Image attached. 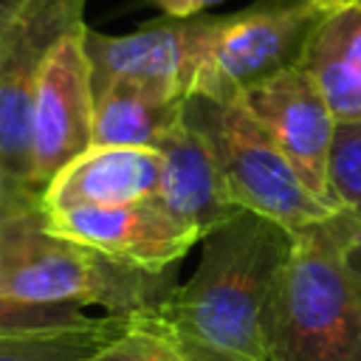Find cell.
<instances>
[{
  "instance_id": "9",
  "label": "cell",
  "mask_w": 361,
  "mask_h": 361,
  "mask_svg": "<svg viewBox=\"0 0 361 361\" xmlns=\"http://www.w3.org/2000/svg\"><path fill=\"white\" fill-rule=\"evenodd\" d=\"M206 28L209 14L192 20L161 17L130 34H102L85 25L82 42L93 87L113 79H133L186 99L200 65Z\"/></svg>"
},
{
  "instance_id": "10",
  "label": "cell",
  "mask_w": 361,
  "mask_h": 361,
  "mask_svg": "<svg viewBox=\"0 0 361 361\" xmlns=\"http://www.w3.org/2000/svg\"><path fill=\"white\" fill-rule=\"evenodd\" d=\"M45 223L51 231L68 240L85 243L110 257L152 271L178 268V262L203 240L192 226L172 217L155 200L104 209L45 212Z\"/></svg>"
},
{
  "instance_id": "2",
  "label": "cell",
  "mask_w": 361,
  "mask_h": 361,
  "mask_svg": "<svg viewBox=\"0 0 361 361\" xmlns=\"http://www.w3.org/2000/svg\"><path fill=\"white\" fill-rule=\"evenodd\" d=\"M355 209L302 231L279 274L265 361H361V282L347 265Z\"/></svg>"
},
{
  "instance_id": "3",
  "label": "cell",
  "mask_w": 361,
  "mask_h": 361,
  "mask_svg": "<svg viewBox=\"0 0 361 361\" xmlns=\"http://www.w3.org/2000/svg\"><path fill=\"white\" fill-rule=\"evenodd\" d=\"M0 285L25 302L102 307L104 316L135 319L178 288V268H141L68 240L48 228L39 206L0 226Z\"/></svg>"
},
{
  "instance_id": "21",
  "label": "cell",
  "mask_w": 361,
  "mask_h": 361,
  "mask_svg": "<svg viewBox=\"0 0 361 361\" xmlns=\"http://www.w3.org/2000/svg\"><path fill=\"white\" fill-rule=\"evenodd\" d=\"M347 265L355 274V279L361 282V209H355V231L347 245Z\"/></svg>"
},
{
  "instance_id": "8",
  "label": "cell",
  "mask_w": 361,
  "mask_h": 361,
  "mask_svg": "<svg viewBox=\"0 0 361 361\" xmlns=\"http://www.w3.org/2000/svg\"><path fill=\"white\" fill-rule=\"evenodd\" d=\"M240 102L265 124L302 183L327 206L338 209L330 195V147L336 116L319 82L302 68H288L240 96Z\"/></svg>"
},
{
  "instance_id": "18",
  "label": "cell",
  "mask_w": 361,
  "mask_h": 361,
  "mask_svg": "<svg viewBox=\"0 0 361 361\" xmlns=\"http://www.w3.org/2000/svg\"><path fill=\"white\" fill-rule=\"evenodd\" d=\"M85 361H186L164 336L130 322V327L102 344Z\"/></svg>"
},
{
  "instance_id": "15",
  "label": "cell",
  "mask_w": 361,
  "mask_h": 361,
  "mask_svg": "<svg viewBox=\"0 0 361 361\" xmlns=\"http://www.w3.org/2000/svg\"><path fill=\"white\" fill-rule=\"evenodd\" d=\"M130 316H96L85 327L59 333L0 336V361H85L130 327Z\"/></svg>"
},
{
  "instance_id": "16",
  "label": "cell",
  "mask_w": 361,
  "mask_h": 361,
  "mask_svg": "<svg viewBox=\"0 0 361 361\" xmlns=\"http://www.w3.org/2000/svg\"><path fill=\"white\" fill-rule=\"evenodd\" d=\"M96 316H90L82 307L71 305H42V302H25L14 293H8L0 285V336H23V333H59L90 324Z\"/></svg>"
},
{
  "instance_id": "6",
  "label": "cell",
  "mask_w": 361,
  "mask_h": 361,
  "mask_svg": "<svg viewBox=\"0 0 361 361\" xmlns=\"http://www.w3.org/2000/svg\"><path fill=\"white\" fill-rule=\"evenodd\" d=\"M85 3L28 0L0 31V166L25 186H31L28 138L37 79L51 48L85 25Z\"/></svg>"
},
{
  "instance_id": "13",
  "label": "cell",
  "mask_w": 361,
  "mask_h": 361,
  "mask_svg": "<svg viewBox=\"0 0 361 361\" xmlns=\"http://www.w3.org/2000/svg\"><path fill=\"white\" fill-rule=\"evenodd\" d=\"M180 116L183 96L133 79H113L93 87V147L155 149Z\"/></svg>"
},
{
  "instance_id": "5",
  "label": "cell",
  "mask_w": 361,
  "mask_h": 361,
  "mask_svg": "<svg viewBox=\"0 0 361 361\" xmlns=\"http://www.w3.org/2000/svg\"><path fill=\"white\" fill-rule=\"evenodd\" d=\"M333 6L259 0L234 14H209L192 93L234 102L265 79L302 65L305 48Z\"/></svg>"
},
{
  "instance_id": "11",
  "label": "cell",
  "mask_w": 361,
  "mask_h": 361,
  "mask_svg": "<svg viewBox=\"0 0 361 361\" xmlns=\"http://www.w3.org/2000/svg\"><path fill=\"white\" fill-rule=\"evenodd\" d=\"M155 149L161 155V178L152 200L172 217L192 226L206 240L212 231L243 214L206 138L186 124L183 116Z\"/></svg>"
},
{
  "instance_id": "14",
  "label": "cell",
  "mask_w": 361,
  "mask_h": 361,
  "mask_svg": "<svg viewBox=\"0 0 361 361\" xmlns=\"http://www.w3.org/2000/svg\"><path fill=\"white\" fill-rule=\"evenodd\" d=\"M302 68L319 82L336 121H361V0H341L324 14Z\"/></svg>"
},
{
  "instance_id": "7",
  "label": "cell",
  "mask_w": 361,
  "mask_h": 361,
  "mask_svg": "<svg viewBox=\"0 0 361 361\" xmlns=\"http://www.w3.org/2000/svg\"><path fill=\"white\" fill-rule=\"evenodd\" d=\"M85 25L65 34L37 79L31 102V186L42 195L54 175L93 147V76Z\"/></svg>"
},
{
  "instance_id": "20",
  "label": "cell",
  "mask_w": 361,
  "mask_h": 361,
  "mask_svg": "<svg viewBox=\"0 0 361 361\" xmlns=\"http://www.w3.org/2000/svg\"><path fill=\"white\" fill-rule=\"evenodd\" d=\"M149 3L169 20H192V17L206 14V8H212L223 0H149Z\"/></svg>"
},
{
  "instance_id": "1",
  "label": "cell",
  "mask_w": 361,
  "mask_h": 361,
  "mask_svg": "<svg viewBox=\"0 0 361 361\" xmlns=\"http://www.w3.org/2000/svg\"><path fill=\"white\" fill-rule=\"evenodd\" d=\"M200 243L195 274L133 322L164 336L186 361H265L274 290L293 231L243 212Z\"/></svg>"
},
{
  "instance_id": "23",
  "label": "cell",
  "mask_w": 361,
  "mask_h": 361,
  "mask_svg": "<svg viewBox=\"0 0 361 361\" xmlns=\"http://www.w3.org/2000/svg\"><path fill=\"white\" fill-rule=\"evenodd\" d=\"M322 3H327V6H336V3H341V0H322Z\"/></svg>"
},
{
  "instance_id": "22",
  "label": "cell",
  "mask_w": 361,
  "mask_h": 361,
  "mask_svg": "<svg viewBox=\"0 0 361 361\" xmlns=\"http://www.w3.org/2000/svg\"><path fill=\"white\" fill-rule=\"evenodd\" d=\"M28 0H0V31L20 14V8L25 6Z\"/></svg>"
},
{
  "instance_id": "4",
  "label": "cell",
  "mask_w": 361,
  "mask_h": 361,
  "mask_svg": "<svg viewBox=\"0 0 361 361\" xmlns=\"http://www.w3.org/2000/svg\"><path fill=\"white\" fill-rule=\"evenodd\" d=\"M183 121L209 144L234 203L243 212L268 217L288 231H302L341 212L322 203L296 175L265 124L240 102L189 93Z\"/></svg>"
},
{
  "instance_id": "19",
  "label": "cell",
  "mask_w": 361,
  "mask_h": 361,
  "mask_svg": "<svg viewBox=\"0 0 361 361\" xmlns=\"http://www.w3.org/2000/svg\"><path fill=\"white\" fill-rule=\"evenodd\" d=\"M42 206V195L0 166V226Z\"/></svg>"
},
{
  "instance_id": "17",
  "label": "cell",
  "mask_w": 361,
  "mask_h": 361,
  "mask_svg": "<svg viewBox=\"0 0 361 361\" xmlns=\"http://www.w3.org/2000/svg\"><path fill=\"white\" fill-rule=\"evenodd\" d=\"M327 180L338 209H361V121L336 124Z\"/></svg>"
},
{
  "instance_id": "12",
  "label": "cell",
  "mask_w": 361,
  "mask_h": 361,
  "mask_svg": "<svg viewBox=\"0 0 361 361\" xmlns=\"http://www.w3.org/2000/svg\"><path fill=\"white\" fill-rule=\"evenodd\" d=\"M158 149L90 147L54 175L42 192V209L68 212L152 200L158 192Z\"/></svg>"
}]
</instances>
